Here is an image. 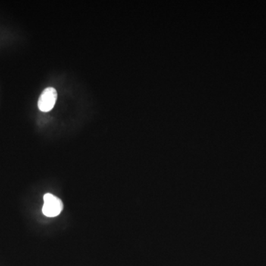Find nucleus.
Returning <instances> with one entry per match:
<instances>
[{
    "label": "nucleus",
    "mask_w": 266,
    "mask_h": 266,
    "mask_svg": "<svg viewBox=\"0 0 266 266\" xmlns=\"http://www.w3.org/2000/svg\"><path fill=\"white\" fill-rule=\"evenodd\" d=\"M64 208L62 201L52 194L47 193L44 196L42 213L46 217H54L59 215Z\"/></svg>",
    "instance_id": "obj_1"
},
{
    "label": "nucleus",
    "mask_w": 266,
    "mask_h": 266,
    "mask_svg": "<svg viewBox=\"0 0 266 266\" xmlns=\"http://www.w3.org/2000/svg\"><path fill=\"white\" fill-rule=\"evenodd\" d=\"M57 97L58 94L55 88H48L44 89L38 101V107L39 110L44 113L51 111L55 106Z\"/></svg>",
    "instance_id": "obj_2"
}]
</instances>
